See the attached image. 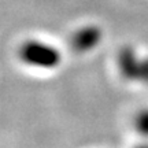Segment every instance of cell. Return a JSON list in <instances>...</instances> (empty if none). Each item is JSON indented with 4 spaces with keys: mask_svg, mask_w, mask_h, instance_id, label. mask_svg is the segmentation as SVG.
<instances>
[{
    "mask_svg": "<svg viewBox=\"0 0 148 148\" xmlns=\"http://www.w3.org/2000/svg\"><path fill=\"white\" fill-rule=\"evenodd\" d=\"M134 129L144 137H148V108L140 110L134 116Z\"/></svg>",
    "mask_w": 148,
    "mask_h": 148,
    "instance_id": "obj_4",
    "label": "cell"
},
{
    "mask_svg": "<svg viewBox=\"0 0 148 148\" xmlns=\"http://www.w3.org/2000/svg\"><path fill=\"white\" fill-rule=\"evenodd\" d=\"M101 41V30L100 27L95 25L82 26L81 29L75 30L70 38V44L75 52L84 53L92 51L97 44Z\"/></svg>",
    "mask_w": 148,
    "mask_h": 148,
    "instance_id": "obj_2",
    "label": "cell"
},
{
    "mask_svg": "<svg viewBox=\"0 0 148 148\" xmlns=\"http://www.w3.org/2000/svg\"><path fill=\"white\" fill-rule=\"evenodd\" d=\"M19 59L26 66L41 70L56 69L62 62V55L56 47L40 40H27L19 47Z\"/></svg>",
    "mask_w": 148,
    "mask_h": 148,
    "instance_id": "obj_1",
    "label": "cell"
},
{
    "mask_svg": "<svg viewBox=\"0 0 148 148\" xmlns=\"http://www.w3.org/2000/svg\"><path fill=\"white\" fill-rule=\"evenodd\" d=\"M140 60L134 49L130 47H123L119 49L116 56V64L119 74L127 81H137L138 70H140Z\"/></svg>",
    "mask_w": 148,
    "mask_h": 148,
    "instance_id": "obj_3",
    "label": "cell"
},
{
    "mask_svg": "<svg viewBox=\"0 0 148 148\" xmlns=\"http://www.w3.org/2000/svg\"><path fill=\"white\" fill-rule=\"evenodd\" d=\"M144 84H148V56L140 60V70H138V79Z\"/></svg>",
    "mask_w": 148,
    "mask_h": 148,
    "instance_id": "obj_5",
    "label": "cell"
}]
</instances>
